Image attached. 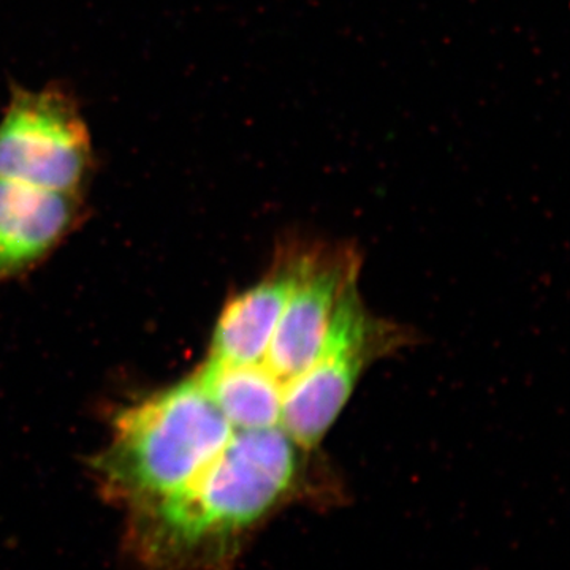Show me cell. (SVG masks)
<instances>
[{"instance_id":"obj_1","label":"cell","mask_w":570,"mask_h":570,"mask_svg":"<svg viewBox=\"0 0 570 570\" xmlns=\"http://www.w3.org/2000/svg\"><path fill=\"white\" fill-rule=\"evenodd\" d=\"M305 452L281 426L234 431L183 489L132 510L130 553L151 570H230L250 532L298 493Z\"/></svg>"},{"instance_id":"obj_2","label":"cell","mask_w":570,"mask_h":570,"mask_svg":"<svg viewBox=\"0 0 570 570\" xmlns=\"http://www.w3.org/2000/svg\"><path fill=\"white\" fill-rule=\"evenodd\" d=\"M234 431L195 376L124 411L96 469L112 498L145 508L189 483Z\"/></svg>"},{"instance_id":"obj_3","label":"cell","mask_w":570,"mask_h":570,"mask_svg":"<svg viewBox=\"0 0 570 570\" xmlns=\"http://www.w3.org/2000/svg\"><path fill=\"white\" fill-rule=\"evenodd\" d=\"M91 167V134L71 94L11 91L0 121V179L77 193Z\"/></svg>"},{"instance_id":"obj_4","label":"cell","mask_w":570,"mask_h":570,"mask_svg":"<svg viewBox=\"0 0 570 570\" xmlns=\"http://www.w3.org/2000/svg\"><path fill=\"white\" fill-rule=\"evenodd\" d=\"M367 314L356 283L347 288L317 358L284 384L279 426L299 448L316 449L340 417L367 365L395 343Z\"/></svg>"},{"instance_id":"obj_5","label":"cell","mask_w":570,"mask_h":570,"mask_svg":"<svg viewBox=\"0 0 570 570\" xmlns=\"http://www.w3.org/2000/svg\"><path fill=\"white\" fill-rule=\"evenodd\" d=\"M355 254L309 253L264 363L283 384L302 374L324 346L341 298L356 283Z\"/></svg>"},{"instance_id":"obj_6","label":"cell","mask_w":570,"mask_h":570,"mask_svg":"<svg viewBox=\"0 0 570 570\" xmlns=\"http://www.w3.org/2000/svg\"><path fill=\"white\" fill-rule=\"evenodd\" d=\"M307 254L292 250L281 255L268 276L225 306L214 332L209 360L264 362L288 296L305 268Z\"/></svg>"},{"instance_id":"obj_7","label":"cell","mask_w":570,"mask_h":570,"mask_svg":"<svg viewBox=\"0 0 570 570\" xmlns=\"http://www.w3.org/2000/svg\"><path fill=\"white\" fill-rule=\"evenodd\" d=\"M77 193L0 179V281L50 253L77 216Z\"/></svg>"},{"instance_id":"obj_8","label":"cell","mask_w":570,"mask_h":570,"mask_svg":"<svg viewBox=\"0 0 570 570\" xmlns=\"http://www.w3.org/2000/svg\"><path fill=\"white\" fill-rule=\"evenodd\" d=\"M197 379L235 431L279 426L284 384L264 362L208 360Z\"/></svg>"}]
</instances>
